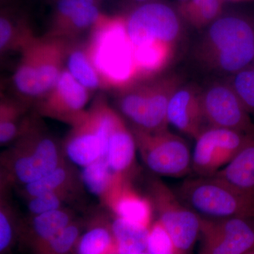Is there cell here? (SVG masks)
<instances>
[{"label":"cell","mask_w":254,"mask_h":254,"mask_svg":"<svg viewBox=\"0 0 254 254\" xmlns=\"http://www.w3.org/2000/svg\"><path fill=\"white\" fill-rule=\"evenodd\" d=\"M68 42L46 34L33 35L25 43L11 76L18 101L38 104L49 94L64 69Z\"/></svg>","instance_id":"6da1fadb"},{"label":"cell","mask_w":254,"mask_h":254,"mask_svg":"<svg viewBox=\"0 0 254 254\" xmlns=\"http://www.w3.org/2000/svg\"><path fill=\"white\" fill-rule=\"evenodd\" d=\"M87 53L99 75L102 88L120 90L137 81L133 47L125 15L101 16L90 31Z\"/></svg>","instance_id":"7a4b0ae2"},{"label":"cell","mask_w":254,"mask_h":254,"mask_svg":"<svg viewBox=\"0 0 254 254\" xmlns=\"http://www.w3.org/2000/svg\"><path fill=\"white\" fill-rule=\"evenodd\" d=\"M202 53L207 63L229 77L254 63V16L223 13L209 24Z\"/></svg>","instance_id":"3957f363"},{"label":"cell","mask_w":254,"mask_h":254,"mask_svg":"<svg viewBox=\"0 0 254 254\" xmlns=\"http://www.w3.org/2000/svg\"><path fill=\"white\" fill-rule=\"evenodd\" d=\"M173 190L200 217L254 218V197L218 177H188Z\"/></svg>","instance_id":"277c9868"},{"label":"cell","mask_w":254,"mask_h":254,"mask_svg":"<svg viewBox=\"0 0 254 254\" xmlns=\"http://www.w3.org/2000/svg\"><path fill=\"white\" fill-rule=\"evenodd\" d=\"M0 162L12 184L23 186L44 176L64 160L54 138L38 128L36 123L26 120L14 144L0 155Z\"/></svg>","instance_id":"5b68a950"},{"label":"cell","mask_w":254,"mask_h":254,"mask_svg":"<svg viewBox=\"0 0 254 254\" xmlns=\"http://www.w3.org/2000/svg\"><path fill=\"white\" fill-rule=\"evenodd\" d=\"M142 80L120 90L118 106L133 128L155 132L168 129L170 98L180 86L176 76Z\"/></svg>","instance_id":"8992f818"},{"label":"cell","mask_w":254,"mask_h":254,"mask_svg":"<svg viewBox=\"0 0 254 254\" xmlns=\"http://www.w3.org/2000/svg\"><path fill=\"white\" fill-rule=\"evenodd\" d=\"M148 198L158 220L168 232L179 254H189L200 235V218L182 201L175 190L150 173Z\"/></svg>","instance_id":"52a82bcc"},{"label":"cell","mask_w":254,"mask_h":254,"mask_svg":"<svg viewBox=\"0 0 254 254\" xmlns=\"http://www.w3.org/2000/svg\"><path fill=\"white\" fill-rule=\"evenodd\" d=\"M137 150L150 173L181 178L192 173V153L187 141L168 129L155 132L131 130Z\"/></svg>","instance_id":"ba28073f"},{"label":"cell","mask_w":254,"mask_h":254,"mask_svg":"<svg viewBox=\"0 0 254 254\" xmlns=\"http://www.w3.org/2000/svg\"><path fill=\"white\" fill-rule=\"evenodd\" d=\"M125 16L133 48L157 43L175 47L181 36V16L177 9L163 0L129 8Z\"/></svg>","instance_id":"9c48e42d"},{"label":"cell","mask_w":254,"mask_h":254,"mask_svg":"<svg viewBox=\"0 0 254 254\" xmlns=\"http://www.w3.org/2000/svg\"><path fill=\"white\" fill-rule=\"evenodd\" d=\"M251 133L208 127L195 138L192 153V173L195 176H214L237 154Z\"/></svg>","instance_id":"30bf717a"},{"label":"cell","mask_w":254,"mask_h":254,"mask_svg":"<svg viewBox=\"0 0 254 254\" xmlns=\"http://www.w3.org/2000/svg\"><path fill=\"white\" fill-rule=\"evenodd\" d=\"M200 218L198 254H244L254 248V218Z\"/></svg>","instance_id":"8fae6325"},{"label":"cell","mask_w":254,"mask_h":254,"mask_svg":"<svg viewBox=\"0 0 254 254\" xmlns=\"http://www.w3.org/2000/svg\"><path fill=\"white\" fill-rule=\"evenodd\" d=\"M202 103L209 127L254 133V123L228 81L216 82L202 91Z\"/></svg>","instance_id":"7c38bea8"},{"label":"cell","mask_w":254,"mask_h":254,"mask_svg":"<svg viewBox=\"0 0 254 254\" xmlns=\"http://www.w3.org/2000/svg\"><path fill=\"white\" fill-rule=\"evenodd\" d=\"M50 36L71 41L91 31L103 13L98 0H55Z\"/></svg>","instance_id":"4fadbf2b"},{"label":"cell","mask_w":254,"mask_h":254,"mask_svg":"<svg viewBox=\"0 0 254 254\" xmlns=\"http://www.w3.org/2000/svg\"><path fill=\"white\" fill-rule=\"evenodd\" d=\"M89 98L90 91L64 68L54 88L38 105L44 114L73 125L86 113Z\"/></svg>","instance_id":"5bb4252c"},{"label":"cell","mask_w":254,"mask_h":254,"mask_svg":"<svg viewBox=\"0 0 254 254\" xmlns=\"http://www.w3.org/2000/svg\"><path fill=\"white\" fill-rule=\"evenodd\" d=\"M167 119L168 125L195 139L209 127L203 111L202 91L190 85H180L169 101Z\"/></svg>","instance_id":"9a60e30c"},{"label":"cell","mask_w":254,"mask_h":254,"mask_svg":"<svg viewBox=\"0 0 254 254\" xmlns=\"http://www.w3.org/2000/svg\"><path fill=\"white\" fill-rule=\"evenodd\" d=\"M103 200L116 218L147 227L153 223L154 209L150 198L135 191L126 177L118 180Z\"/></svg>","instance_id":"2e32d148"},{"label":"cell","mask_w":254,"mask_h":254,"mask_svg":"<svg viewBox=\"0 0 254 254\" xmlns=\"http://www.w3.org/2000/svg\"><path fill=\"white\" fill-rule=\"evenodd\" d=\"M72 222V215L63 208L33 215L28 222L20 223L19 240L23 239L36 249L51 240Z\"/></svg>","instance_id":"e0dca14e"},{"label":"cell","mask_w":254,"mask_h":254,"mask_svg":"<svg viewBox=\"0 0 254 254\" xmlns=\"http://www.w3.org/2000/svg\"><path fill=\"white\" fill-rule=\"evenodd\" d=\"M136 140L124 120L110 133L105 159L110 169L119 176L126 177L135 163Z\"/></svg>","instance_id":"ac0fdd59"},{"label":"cell","mask_w":254,"mask_h":254,"mask_svg":"<svg viewBox=\"0 0 254 254\" xmlns=\"http://www.w3.org/2000/svg\"><path fill=\"white\" fill-rule=\"evenodd\" d=\"M214 176L254 197V133L231 161Z\"/></svg>","instance_id":"d6986e66"},{"label":"cell","mask_w":254,"mask_h":254,"mask_svg":"<svg viewBox=\"0 0 254 254\" xmlns=\"http://www.w3.org/2000/svg\"><path fill=\"white\" fill-rule=\"evenodd\" d=\"M33 35L27 18L0 8V60L12 53L18 54Z\"/></svg>","instance_id":"ffe728a7"},{"label":"cell","mask_w":254,"mask_h":254,"mask_svg":"<svg viewBox=\"0 0 254 254\" xmlns=\"http://www.w3.org/2000/svg\"><path fill=\"white\" fill-rule=\"evenodd\" d=\"M64 68L90 92L102 88L99 75L88 57L85 45L68 42Z\"/></svg>","instance_id":"44dd1931"},{"label":"cell","mask_w":254,"mask_h":254,"mask_svg":"<svg viewBox=\"0 0 254 254\" xmlns=\"http://www.w3.org/2000/svg\"><path fill=\"white\" fill-rule=\"evenodd\" d=\"M110 225L118 253L138 254L146 252L150 227L116 217Z\"/></svg>","instance_id":"7402d4cb"},{"label":"cell","mask_w":254,"mask_h":254,"mask_svg":"<svg viewBox=\"0 0 254 254\" xmlns=\"http://www.w3.org/2000/svg\"><path fill=\"white\" fill-rule=\"evenodd\" d=\"M74 177L72 169L64 162L36 181L21 186V193L27 199L44 193H66L73 186Z\"/></svg>","instance_id":"603a6c76"},{"label":"cell","mask_w":254,"mask_h":254,"mask_svg":"<svg viewBox=\"0 0 254 254\" xmlns=\"http://www.w3.org/2000/svg\"><path fill=\"white\" fill-rule=\"evenodd\" d=\"M122 176L113 173L105 158L96 160L82 168L81 180L83 185L92 194L102 200L108 194Z\"/></svg>","instance_id":"cb8c5ba5"},{"label":"cell","mask_w":254,"mask_h":254,"mask_svg":"<svg viewBox=\"0 0 254 254\" xmlns=\"http://www.w3.org/2000/svg\"><path fill=\"white\" fill-rule=\"evenodd\" d=\"M26 107L18 100L0 99V145L14 141L19 136Z\"/></svg>","instance_id":"d4e9b609"},{"label":"cell","mask_w":254,"mask_h":254,"mask_svg":"<svg viewBox=\"0 0 254 254\" xmlns=\"http://www.w3.org/2000/svg\"><path fill=\"white\" fill-rule=\"evenodd\" d=\"M78 254H108L115 250L111 225L98 222L80 236L76 246Z\"/></svg>","instance_id":"484cf974"},{"label":"cell","mask_w":254,"mask_h":254,"mask_svg":"<svg viewBox=\"0 0 254 254\" xmlns=\"http://www.w3.org/2000/svg\"><path fill=\"white\" fill-rule=\"evenodd\" d=\"M224 0H190L177 6L182 19L196 28L208 26L222 14Z\"/></svg>","instance_id":"4316f807"},{"label":"cell","mask_w":254,"mask_h":254,"mask_svg":"<svg viewBox=\"0 0 254 254\" xmlns=\"http://www.w3.org/2000/svg\"><path fill=\"white\" fill-rule=\"evenodd\" d=\"M20 223L5 198H0V254H7L19 240Z\"/></svg>","instance_id":"83f0119b"},{"label":"cell","mask_w":254,"mask_h":254,"mask_svg":"<svg viewBox=\"0 0 254 254\" xmlns=\"http://www.w3.org/2000/svg\"><path fill=\"white\" fill-rule=\"evenodd\" d=\"M80 236V225L72 222L51 240L37 247L36 250L41 254H68L74 247L76 248Z\"/></svg>","instance_id":"f1b7e54d"},{"label":"cell","mask_w":254,"mask_h":254,"mask_svg":"<svg viewBox=\"0 0 254 254\" xmlns=\"http://www.w3.org/2000/svg\"><path fill=\"white\" fill-rule=\"evenodd\" d=\"M247 113L254 118V63L229 77Z\"/></svg>","instance_id":"f546056e"},{"label":"cell","mask_w":254,"mask_h":254,"mask_svg":"<svg viewBox=\"0 0 254 254\" xmlns=\"http://www.w3.org/2000/svg\"><path fill=\"white\" fill-rule=\"evenodd\" d=\"M146 252L150 254H179L168 232L158 220L150 225Z\"/></svg>","instance_id":"4dcf8cb0"},{"label":"cell","mask_w":254,"mask_h":254,"mask_svg":"<svg viewBox=\"0 0 254 254\" xmlns=\"http://www.w3.org/2000/svg\"><path fill=\"white\" fill-rule=\"evenodd\" d=\"M66 197V193H48L28 198V211L33 216L62 208Z\"/></svg>","instance_id":"1f68e13d"},{"label":"cell","mask_w":254,"mask_h":254,"mask_svg":"<svg viewBox=\"0 0 254 254\" xmlns=\"http://www.w3.org/2000/svg\"><path fill=\"white\" fill-rule=\"evenodd\" d=\"M12 185L7 172L0 162V198H5V193L10 185Z\"/></svg>","instance_id":"d6a6232c"},{"label":"cell","mask_w":254,"mask_h":254,"mask_svg":"<svg viewBox=\"0 0 254 254\" xmlns=\"http://www.w3.org/2000/svg\"><path fill=\"white\" fill-rule=\"evenodd\" d=\"M127 1L128 4L130 5L129 8H131L133 6H138V5L150 2V1H153V0H127Z\"/></svg>","instance_id":"836d02e7"},{"label":"cell","mask_w":254,"mask_h":254,"mask_svg":"<svg viewBox=\"0 0 254 254\" xmlns=\"http://www.w3.org/2000/svg\"><path fill=\"white\" fill-rule=\"evenodd\" d=\"M5 86L4 83L0 80V99L4 98Z\"/></svg>","instance_id":"e575fe53"},{"label":"cell","mask_w":254,"mask_h":254,"mask_svg":"<svg viewBox=\"0 0 254 254\" xmlns=\"http://www.w3.org/2000/svg\"><path fill=\"white\" fill-rule=\"evenodd\" d=\"M190 1V0H177V6H183V5L187 4Z\"/></svg>","instance_id":"d590c367"},{"label":"cell","mask_w":254,"mask_h":254,"mask_svg":"<svg viewBox=\"0 0 254 254\" xmlns=\"http://www.w3.org/2000/svg\"><path fill=\"white\" fill-rule=\"evenodd\" d=\"M224 1H232V2H241V1H250L254 0H224Z\"/></svg>","instance_id":"8d00e7d4"},{"label":"cell","mask_w":254,"mask_h":254,"mask_svg":"<svg viewBox=\"0 0 254 254\" xmlns=\"http://www.w3.org/2000/svg\"><path fill=\"white\" fill-rule=\"evenodd\" d=\"M8 0H0V8H1V6L7 1Z\"/></svg>","instance_id":"74e56055"},{"label":"cell","mask_w":254,"mask_h":254,"mask_svg":"<svg viewBox=\"0 0 254 254\" xmlns=\"http://www.w3.org/2000/svg\"><path fill=\"white\" fill-rule=\"evenodd\" d=\"M244 254H254V248L252 249V250L248 251V252H246V253Z\"/></svg>","instance_id":"f35d334b"},{"label":"cell","mask_w":254,"mask_h":254,"mask_svg":"<svg viewBox=\"0 0 254 254\" xmlns=\"http://www.w3.org/2000/svg\"><path fill=\"white\" fill-rule=\"evenodd\" d=\"M108 254H120L118 253V252H117L116 251L114 250V251H113V252H110V253H109Z\"/></svg>","instance_id":"ab89813d"},{"label":"cell","mask_w":254,"mask_h":254,"mask_svg":"<svg viewBox=\"0 0 254 254\" xmlns=\"http://www.w3.org/2000/svg\"><path fill=\"white\" fill-rule=\"evenodd\" d=\"M138 254H150L148 253V252H142V253Z\"/></svg>","instance_id":"60d3db41"},{"label":"cell","mask_w":254,"mask_h":254,"mask_svg":"<svg viewBox=\"0 0 254 254\" xmlns=\"http://www.w3.org/2000/svg\"><path fill=\"white\" fill-rule=\"evenodd\" d=\"M98 1H101V0H98Z\"/></svg>","instance_id":"b9f144b4"},{"label":"cell","mask_w":254,"mask_h":254,"mask_svg":"<svg viewBox=\"0 0 254 254\" xmlns=\"http://www.w3.org/2000/svg\"></svg>","instance_id":"7bdbcfd3"}]
</instances>
